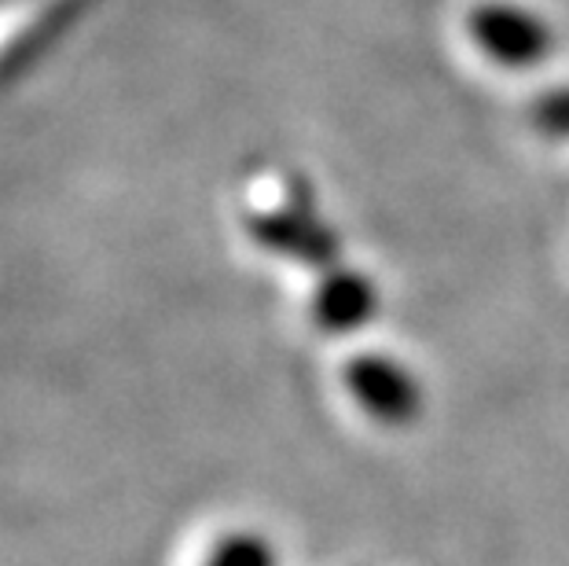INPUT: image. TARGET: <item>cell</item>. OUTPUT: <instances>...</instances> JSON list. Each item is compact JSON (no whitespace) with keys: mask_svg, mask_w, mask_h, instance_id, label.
I'll use <instances>...</instances> for the list:
<instances>
[{"mask_svg":"<svg viewBox=\"0 0 569 566\" xmlns=\"http://www.w3.org/2000/svg\"><path fill=\"white\" fill-rule=\"evenodd\" d=\"M349 390L379 424H408L419 408L416 379L390 357H357L349 368Z\"/></svg>","mask_w":569,"mask_h":566,"instance_id":"2","label":"cell"},{"mask_svg":"<svg viewBox=\"0 0 569 566\" xmlns=\"http://www.w3.org/2000/svg\"><path fill=\"white\" fill-rule=\"evenodd\" d=\"M96 0H0V78L44 52Z\"/></svg>","mask_w":569,"mask_h":566,"instance_id":"1","label":"cell"},{"mask_svg":"<svg viewBox=\"0 0 569 566\" xmlns=\"http://www.w3.org/2000/svg\"><path fill=\"white\" fill-rule=\"evenodd\" d=\"M368 291L360 287L357 280H338L335 287H327L320 306H317V317L327 328H349V324H357L360 317H368Z\"/></svg>","mask_w":569,"mask_h":566,"instance_id":"3","label":"cell"}]
</instances>
